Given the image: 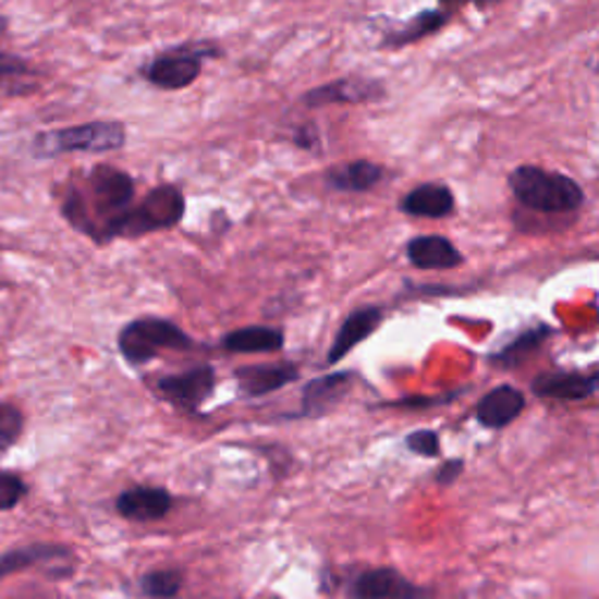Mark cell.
Returning a JSON list of instances; mask_svg holds the SVG:
<instances>
[{
  "label": "cell",
  "mask_w": 599,
  "mask_h": 599,
  "mask_svg": "<svg viewBox=\"0 0 599 599\" xmlns=\"http://www.w3.org/2000/svg\"><path fill=\"white\" fill-rule=\"evenodd\" d=\"M509 183L515 199L539 213H572L583 204V191L574 179L541 167H517Z\"/></svg>",
  "instance_id": "1"
},
{
  "label": "cell",
  "mask_w": 599,
  "mask_h": 599,
  "mask_svg": "<svg viewBox=\"0 0 599 599\" xmlns=\"http://www.w3.org/2000/svg\"><path fill=\"white\" fill-rule=\"evenodd\" d=\"M185 213V197L173 185L155 187L140 201V207L127 209L118 218L110 220L103 232V242L113 240V236H140L157 230H169L181 223Z\"/></svg>",
  "instance_id": "2"
},
{
  "label": "cell",
  "mask_w": 599,
  "mask_h": 599,
  "mask_svg": "<svg viewBox=\"0 0 599 599\" xmlns=\"http://www.w3.org/2000/svg\"><path fill=\"white\" fill-rule=\"evenodd\" d=\"M127 132L120 122H87L77 127L42 132L34 140L38 157H54L64 152H110L124 146Z\"/></svg>",
  "instance_id": "3"
},
{
  "label": "cell",
  "mask_w": 599,
  "mask_h": 599,
  "mask_svg": "<svg viewBox=\"0 0 599 599\" xmlns=\"http://www.w3.org/2000/svg\"><path fill=\"white\" fill-rule=\"evenodd\" d=\"M120 354L134 366L148 364L162 350H191L193 340L167 319L146 317L124 326L118 335Z\"/></svg>",
  "instance_id": "4"
},
{
  "label": "cell",
  "mask_w": 599,
  "mask_h": 599,
  "mask_svg": "<svg viewBox=\"0 0 599 599\" xmlns=\"http://www.w3.org/2000/svg\"><path fill=\"white\" fill-rule=\"evenodd\" d=\"M87 185H89V195L94 199V207H97L99 213H103V223H101V242H103V232L110 220L132 209L134 181L130 173L101 164L89 171Z\"/></svg>",
  "instance_id": "5"
},
{
  "label": "cell",
  "mask_w": 599,
  "mask_h": 599,
  "mask_svg": "<svg viewBox=\"0 0 599 599\" xmlns=\"http://www.w3.org/2000/svg\"><path fill=\"white\" fill-rule=\"evenodd\" d=\"M213 387L216 372L211 366H197L181 375L162 377V380L157 382V391H160L169 403L191 409V413H195V409L211 396Z\"/></svg>",
  "instance_id": "6"
},
{
  "label": "cell",
  "mask_w": 599,
  "mask_h": 599,
  "mask_svg": "<svg viewBox=\"0 0 599 599\" xmlns=\"http://www.w3.org/2000/svg\"><path fill=\"white\" fill-rule=\"evenodd\" d=\"M354 599H431V590L415 586L396 570H368L352 583Z\"/></svg>",
  "instance_id": "7"
},
{
  "label": "cell",
  "mask_w": 599,
  "mask_h": 599,
  "mask_svg": "<svg viewBox=\"0 0 599 599\" xmlns=\"http://www.w3.org/2000/svg\"><path fill=\"white\" fill-rule=\"evenodd\" d=\"M384 94L382 83L368 81V77H342V81L328 83L305 94V103L311 108L330 103H366L380 99Z\"/></svg>",
  "instance_id": "8"
},
{
  "label": "cell",
  "mask_w": 599,
  "mask_h": 599,
  "mask_svg": "<svg viewBox=\"0 0 599 599\" xmlns=\"http://www.w3.org/2000/svg\"><path fill=\"white\" fill-rule=\"evenodd\" d=\"M384 319V311L380 307H360L352 311L350 317L344 319L340 326L338 335L333 340V346L328 352V364L335 366L340 360L354 352V346H358L364 340H368L377 328H380Z\"/></svg>",
  "instance_id": "9"
},
{
  "label": "cell",
  "mask_w": 599,
  "mask_h": 599,
  "mask_svg": "<svg viewBox=\"0 0 599 599\" xmlns=\"http://www.w3.org/2000/svg\"><path fill=\"white\" fill-rule=\"evenodd\" d=\"M525 409V396L523 391L501 384L492 391H487L476 405V419L482 424L485 429H503L509 427L513 419L523 415Z\"/></svg>",
  "instance_id": "10"
},
{
  "label": "cell",
  "mask_w": 599,
  "mask_h": 599,
  "mask_svg": "<svg viewBox=\"0 0 599 599\" xmlns=\"http://www.w3.org/2000/svg\"><path fill=\"white\" fill-rule=\"evenodd\" d=\"M407 260L413 262L417 270H454L464 262V256L460 254L450 240L440 234H427L415 236L407 242Z\"/></svg>",
  "instance_id": "11"
},
{
  "label": "cell",
  "mask_w": 599,
  "mask_h": 599,
  "mask_svg": "<svg viewBox=\"0 0 599 599\" xmlns=\"http://www.w3.org/2000/svg\"><path fill=\"white\" fill-rule=\"evenodd\" d=\"M171 506L173 499L164 487H134V490L122 492L115 501V509L122 517L138 519V523L160 519L171 511Z\"/></svg>",
  "instance_id": "12"
},
{
  "label": "cell",
  "mask_w": 599,
  "mask_h": 599,
  "mask_svg": "<svg viewBox=\"0 0 599 599\" xmlns=\"http://www.w3.org/2000/svg\"><path fill=\"white\" fill-rule=\"evenodd\" d=\"M201 73L199 54H164L157 57L148 66L146 77L160 89H183L193 85Z\"/></svg>",
  "instance_id": "13"
},
{
  "label": "cell",
  "mask_w": 599,
  "mask_h": 599,
  "mask_svg": "<svg viewBox=\"0 0 599 599\" xmlns=\"http://www.w3.org/2000/svg\"><path fill=\"white\" fill-rule=\"evenodd\" d=\"M597 389V377L580 372H543L531 382V391L539 399L583 401Z\"/></svg>",
  "instance_id": "14"
},
{
  "label": "cell",
  "mask_w": 599,
  "mask_h": 599,
  "mask_svg": "<svg viewBox=\"0 0 599 599\" xmlns=\"http://www.w3.org/2000/svg\"><path fill=\"white\" fill-rule=\"evenodd\" d=\"M240 389L246 396H265V393L279 391L286 384L295 382L300 377V370L293 364H260V366H246L234 372Z\"/></svg>",
  "instance_id": "15"
},
{
  "label": "cell",
  "mask_w": 599,
  "mask_h": 599,
  "mask_svg": "<svg viewBox=\"0 0 599 599\" xmlns=\"http://www.w3.org/2000/svg\"><path fill=\"white\" fill-rule=\"evenodd\" d=\"M401 211L415 218H448L454 213V195L448 185L424 183L403 197Z\"/></svg>",
  "instance_id": "16"
},
{
  "label": "cell",
  "mask_w": 599,
  "mask_h": 599,
  "mask_svg": "<svg viewBox=\"0 0 599 599\" xmlns=\"http://www.w3.org/2000/svg\"><path fill=\"white\" fill-rule=\"evenodd\" d=\"M354 372H333L311 380L303 391V415H323L352 389Z\"/></svg>",
  "instance_id": "17"
},
{
  "label": "cell",
  "mask_w": 599,
  "mask_h": 599,
  "mask_svg": "<svg viewBox=\"0 0 599 599\" xmlns=\"http://www.w3.org/2000/svg\"><path fill=\"white\" fill-rule=\"evenodd\" d=\"M382 179H384V167L368 160L340 164L328 171V183L342 193H366Z\"/></svg>",
  "instance_id": "18"
},
{
  "label": "cell",
  "mask_w": 599,
  "mask_h": 599,
  "mask_svg": "<svg viewBox=\"0 0 599 599\" xmlns=\"http://www.w3.org/2000/svg\"><path fill=\"white\" fill-rule=\"evenodd\" d=\"M223 346L234 354L279 352L283 346V333L277 328H267V326H248V328L234 330V333H228L223 338Z\"/></svg>",
  "instance_id": "19"
},
{
  "label": "cell",
  "mask_w": 599,
  "mask_h": 599,
  "mask_svg": "<svg viewBox=\"0 0 599 599\" xmlns=\"http://www.w3.org/2000/svg\"><path fill=\"white\" fill-rule=\"evenodd\" d=\"M66 555H69V548L52 546V543H30V546L8 550V553L0 555V578L17 574L26 570V566L50 562L54 558H66Z\"/></svg>",
  "instance_id": "20"
},
{
  "label": "cell",
  "mask_w": 599,
  "mask_h": 599,
  "mask_svg": "<svg viewBox=\"0 0 599 599\" xmlns=\"http://www.w3.org/2000/svg\"><path fill=\"white\" fill-rule=\"evenodd\" d=\"M445 24H448V14L445 12L427 10V12H421V14H417V17L409 20L399 30H393V34H389L382 45L384 47H403V45H409V42H417L421 38L436 34V30H440Z\"/></svg>",
  "instance_id": "21"
},
{
  "label": "cell",
  "mask_w": 599,
  "mask_h": 599,
  "mask_svg": "<svg viewBox=\"0 0 599 599\" xmlns=\"http://www.w3.org/2000/svg\"><path fill=\"white\" fill-rule=\"evenodd\" d=\"M36 89V73L17 54H5L0 52V91L3 94H28Z\"/></svg>",
  "instance_id": "22"
},
{
  "label": "cell",
  "mask_w": 599,
  "mask_h": 599,
  "mask_svg": "<svg viewBox=\"0 0 599 599\" xmlns=\"http://www.w3.org/2000/svg\"><path fill=\"white\" fill-rule=\"evenodd\" d=\"M548 335H550V328L548 326L529 328V330H525V333H519L513 342H509L506 346H501V352L492 354L490 358L494 360V364H499L503 368H513L525 356H529L534 350H539V346L543 344V340Z\"/></svg>",
  "instance_id": "23"
},
{
  "label": "cell",
  "mask_w": 599,
  "mask_h": 599,
  "mask_svg": "<svg viewBox=\"0 0 599 599\" xmlns=\"http://www.w3.org/2000/svg\"><path fill=\"white\" fill-rule=\"evenodd\" d=\"M183 588V576L176 570H157L140 578V590L150 599H171Z\"/></svg>",
  "instance_id": "24"
},
{
  "label": "cell",
  "mask_w": 599,
  "mask_h": 599,
  "mask_svg": "<svg viewBox=\"0 0 599 599\" xmlns=\"http://www.w3.org/2000/svg\"><path fill=\"white\" fill-rule=\"evenodd\" d=\"M24 431V415L12 403H0V452L17 443Z\"/></svg>",
  "instance_id": "25"
},
{
  "label": "cell",
  "mask_w": 599,
  "mask_h": 599,
  "mask_svg": "<svg viewBox=\"0 0 599 599\" xmlns=\"http://www.w3.org/2000/svg\"><path fill=\"white\" fill-rule=\"evenodd\" d=\"M26 482L14 473H0V511H12L26 497Z\"/></svg>",
  "instance_id": "26"
},
{
  "label": "cell",
  "mask_w": 599,
  "mask_h": 599,
  "mask_svg": "<svg viewBox=\"0 0 599 599\" xmlns=\"http://www.w3.org/2000/svg\"><path fill=\"white\" fill-rule=\"evenodd\" d=\"M405 445H407V450H413L415 454L427 456V460H433V456L440 454V438H438L436 431H429V429L409 433L405 438Z\"/></svg>",
  "instance_id": "27"
},
{
  "label": "cell",
  "mask_w": 599,
  "mask_h": 599,
  "mask_svg": "<svg viewBox=\"0 0 599 599\" xmlns=\"http://www.w3.org/2000/svg\"><path fill=\"white\" fill-rule=\"evenodd\" d=\"M462 470H464V460H450L436 470V482L438 485H452L456 478L462 476Z\"/></svg>",
  "instance_id": "28"
},
{
  "label": "cell",
  "mask_w": 599,
  "mask_h": 599,
  "mask_svg": "<svg viewBox=\"0 0 599 599\" xmlns=\"http://www.w3.org/2000/svg\"><path fill=\"white\" fill-rule=\"evenodd\" d=\"M456 393H450V396H440V399H405V401H399V403H391L393 407H431V405H438L440 401H448V399H454Z\"/></svg>",
  "instance_id": "29"
},
{
  "label": "cell",
  "mask_w": 599,
  "mask_h": 599,
  "mask_svg": "<svg viewBox=\"0 0 599 599\" xmlns=\"http://www.w3.org/2000/svg\"><path fill=\"white\" fill-rule=\"evenodd\" d=\"M297 140V146H303V148H317V132H314V127H305L303 132H300V136L295 138Z\"/></svg>",
  "instance_id": "30"
},
{
  "label": "cell",
  "mask_w": 599,
  "mask_h": 599,
  "mask_svg": "<svg viewBox=\"0 0 599 599\" xmlns=\"http://www.w3.org/2000/svg\"><path fill=\"white\" fill-rule=\"evenodd\" d=\"M443 3H450V5H460V3H494V0H443Z\"/></svg>",
  "instance_id": "31"
},
{
  "label": "cell",
  "mask_w": 599,
  "mask_h": 599,
  "mask_svg": "<svg viewBox=\"0 0 599 599\" xmlns=\"http://www.w3.org/2000/svg\"><path fill=\"white\" fill-rule=\"evenodd\" d=\"M5 30H8V20H5V17H0V38L5 36Z\"/></svg>",
  "instance_id": "32"
},
{
  "label": "cell",
  "mask_w": 599,
  "mask_h": 599,
  "mask_svg": "<svg viewBox=\"0 0 599 599\" xmlns=\"http://www.w3.org/2000/svg\"><path fill=\"white\" fill-rule=\"evenodd\" d=\"M595 377H597V387H599V372H597V375H595Z\"/></svg>",
  "instance_id": "33"
},
{
  "label": "cell",
  "mask_w": 599,
  "mask_h": 599,
  "mask_svg": "<svg viewBox=\"0 0 599 599\" xmlns=\"http://www.w3.org/2000/svg\"><path fill=\"white\" fill-rule=\"evenodd\" d=\"M597 71H599V61H597Z\"/></svg>",
  "instance_id": "34"
}]
</instances>
